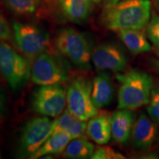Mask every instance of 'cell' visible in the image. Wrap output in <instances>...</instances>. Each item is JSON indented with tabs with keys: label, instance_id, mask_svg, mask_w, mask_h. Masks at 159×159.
Returning a JSON list of instances; mask_svg holds the SVG:
<instances>
[{
	"label": "cell",
	"instance_id": "cell-1",
	"mask_svg": "<svg viewBox=\"0 0 159 159\" xmlns=\"http://www.w3.org/2000/svg\"><path fill=\"white\" fill-rule=\"evenodd\" d=\"M149 0H108L102 13V22L111 30H142L150 18Z\"/></svg>",
	"mask_w": 159,
	"mask_h": 159
},
{
	"label": "cell",
	"instance_id": "cell-2",
	"mask_svg": "<svg viewBox=\"0 0 159 159\" xmlns=\"http://www.w3.org/2000/svg\"><path fill=\"white\" fill-rule=\"evenodd\" d=\"M119 83L118 108L130 110L148 105L152 89V78L148 73L131 69L124 74L118 73Z\"/></svg>",
	"mask_w": 159,
	"mask_h": 159
},
{
	"label": "cell",
	"instance_id": "cell-3",
	"mask_svg": "<svg viewBox=\"0 0 159 159\" xmlns=\"http://www.w3.org/2000/svg\"><path fill=\"white\" fill-rule=\"evenodd\" d=\"M55 44L57 49L77 67L81 69L91 68V44L82 33L72 28L63 29L57 35Z\"/></svg>",
	"mask_w": 159,
	"mask_h": 159
},
{
	"label": "cell",
	"instance_id": "cell-4",
	"mask_svg": "<svg viewBox=\"0 0 159 159\" xmlns=\"http://www.w3.org/2000/svg\"><path fill=\"white\" fill-rule=\"evenodd\" d=\"M0 72L13 90L23 87L31 76L28 61L5 41L0 42Z\"/></svg>",
	"mask_w": 159,
	"mask_h": 159
},
{
	"label": "cell",
	"instance_id": "cell-5",
	"mask_svg": "<svg viewBox=\"0 0 159 159\" xmlns=\"http://www.w3.org/2000/svg\"><path fill=\"white\" fill-rule=\"evenodd\" d=\"M92 83L83 77L71 81L67 90V109L83 121L96 116L99 111L91 99Z\"/></svg>",
	"mask_w": 159,
	"mask_h": 159
},
{
	"label": "cell",
	"instance_id": "cell-6",
	"mask_svg": "<svg viewBox=\"0 0 159 159\" xmlns=\"http://www.w3.org/2000/svg\"><path fill=\"white\" fill-rule=\"evenodd\" d=\"M67 102V91L61 84L41 85L33 93V110L41 116L57 117L62 114Z\"/></svg>",
	"mask_w": 159,
	"mask_h": 159
},
{
	"label": "cell",
	"instance_id": "cell-7",
	"mask_svg": "<svg viewBox=\"0 0 159 159\" xmlns=\"http://www.w3.org/2000/svg\"><path fill=\"white\" fill-rule=\"evenodd\" d=\"M52 122L48 116L36 117L26 123L21 130L19 141V153L30 157L50 136Z\"/></svg>",
	"mask_w": 159,
	"mask_h": 159
},
{
	"label": "cell",
	"instance_id": "cell-8",
	"mask_svg": "<svg viewBox=\"0 0 159 159\" xmlns=\"http://www.w3.org/2000/svg\"><path fill=\"white\" fill-rule=\"evenodd\" d=\"M16 44L20 50L30 58H35L45 52L49 45L46 33L35 26L15 22L13 25Z\"/></svg>",
	"mask_w": 159,
	"mask_h": 159
},
{
	"label": "cell",
	"instance_id": "cell-9",
	"mask_svg": "<svg viewBox=\"0 0 159 159\" xmlns=\"http://www.w3.org/2000/svg\"><path fill=\"white\" fill-rule=\"evenodd\" d=\"M31 80L39 85L61 84L68 80V74L54 57L46 52L35 58L31 68Z\"/></svg>",
	"mask_w": 159,
	"mask_h": 159
},
{
	"label": "cell",
	"instance_id": "cell-10",
	"mask_svg": "<svg viewBox=\"0 0 159 159\" xmlns=\"http://www.w3.org/2000/svg\"><path fill=\"white\" fill-rule=\"evenodd\" d=\"M91 61L97 70H111L116 73L124 72L128 59L123 49L111 43H101L92 52Z\"/></svg>",
	"mask_w": 159,
	"mask_h": 159
},
{
	"label": "cell",
	"instance_id": "cell-11",
	"mask_svg": "<svg viewBox=\"0 0 159 159\" xmlns=\"http://www.w3.org/2000/svg\"><path fill=\"white\" fill-rule=\"evenodd\" d=\"M157 134L156 122L150 116L142 113L135 121L131 139L132 146L137 150H146L153 143Z\"/></svg>",
	"mask_w": 159,
	"mask_h": 159
},
{
	"label": "cell",
	"instance_id": "cell-12",
	"mask_svg": "<svg viewBox=\"0 0 159 159\" xmlns=\"http://www.w3.org/2000/svg\"><path fill=\"white\" fill-rule=\"evenodd\" d=\"M135 123L133 110L119 108L111 115V136L114 142L125 144L131 137Z\"/></svg>",
	"mask_w": 159,
	"mask_h": 159
},
{
	"label": "cell",
	"instance_id": "cell-13",
	"mask_svg": "<svg viewBox=\"0 0 159 159\" xmlns=\"http://www.w3.org/2000/svg\"><path fill=\"white\" fill-rule=\"evenodd\" d=\"M114 85L110 75L106 71L99 73L94 78L91 99L97 108L108 106L114 98Z\"/></svg>",
	"mask_w": 159,
	"mask_h": 159
},
{
	"label": "cell",
	"instance_id": "cell-14",
	"mask_svg": "<svg viewBox=\"0 0 159 159\" xmlns=\"http://www.w3.org/2000/svg\"><path fill=\"white\" fill-rule=\"evenodd\" d=\"M87 124L74 116L68 109L57 116L52 122V130L51 134L57 132H63L68 134L72 139L85 137Z\"/></svg>",
	"mask_w": 159,
	"mask_h": 159
},
{
	"label": "cell",
	"instance_id": "cell-15",
	"mask_svg": "<svg viewBox=\"0 0 159 159\" xmlns=\"http://www.w3.org/2000/svg\"><path fill=\"white\" fill-rule=\"evenodd\" d=\"M111 116L102 112L89 119L86 127V134L97 144H107L111 137Z\"/></svg>",
	"mask_w": 159,
	"mask_h": 159
},
{
	"label": "cell",
	"instance_id": "cell-16",
	"mask_svg": "<svg viewBox=\"0 0 159 159\" xmlns=\"http://www.w3.org/2000/svg\"><path fill=\"white\" fill-rule=\"evenodd\" d=\"M118 32L119 38L132 54L138 55L150 51L151 46L146 34L141 30H121Z\"/></svg>",
	"mask_w": 159,
	"mask_h": 159
},
{
	"label": "cell",
	"instance_id": "cell-17",
	"mask_svg": "<svg viewBox=\"0 0 159 159\" xmlns=\"http://www.w3.org/2000/svg\"><path fill=\"white\" fill-rule=\"evenodd\" d=\"M59 2L64 15L73 22H83L90 15L91 0H59Z\"/></svg>",
	"mask_w": 159,
	"mask_h": 159
},
{
	"label": "cell",
	"instance_id": "cell-18",
	"mask_svg": "<svg viewBox=\"0 0 159 159\" xmlns=\"http://www.w3.org/2000/svg\"><path fill=\"white\" fill-rule=\"evenodd\" d=\"M71 136L63 132H57L50 135L45 142L30 157V158H39L44 156L60 154L63 152L71 140Z\"/></svg>",
	"mask_w": 159,
	"mask_h": 159
},
{
	"label": "cell",
	"instance_id": "cell-19",
	"mask_svg": "<svg viewBox=\"0 0 159 159\" xmlns=\"http://www.w3.org/2000/svg\"><path fill=\"white\" fill-rule=\"evenodd\" d=\"M94 152V146L85 137L71 139L63 151L65 158L72 159L91 158Z\"/></svg>",
	"mask_w": 159,
	"mask_h": 159
},
{
	"label": "cell",
	"instance_id": "cell-20",
	"mask_svg": "<svg viewBox=\"0 0 159 159\" xmlns=\"http://www.w3.org/2000/svg\"><path fill=\"white\" fill-rule=\"evenodd\" d=\"M7 7L17 14H30L34 13L40 0H5Z\"/></svg>",
	"mask_w": 159,
	"mask_h": 159
},
{
	"label": "cell",
	"instance_id": "cell-21",
	"mask_svg": "<svg viewBox=\"0 0 159 159\" xmlns=\"http://www.w3.org/2000/svg\"><path fill=\"white\" fill-rule=\"evenodd\" d=\"M148 112L151 119L154 122L159 124V84L156 85L151 90Z\"/></svg>",
	"mask_w": 159,
	"mask_h": 159
},
{
	"label": "cell",
	"instance_id": "cell-22",
	"mask_svg": "<svg viewBox=\"0 0 159 159\" xmlns=\"http://www.w3.org/2000/svg\"><path fill=\"white\" fill-rule=\"evenodd\" d=\"M147 36L156 47L159 48V16H154L147 25Z\"/></svg>",
	"mask_w": 159,
	"mask_h": 159
},
{
	"label": "cell",
	"instance_id": "cell-23",
	"mask_svg": "<svg viewBox=\"0 0 159 159\" xmlns=\"http://www.w3.org/2000/svg\"><path fill=\"white\" fill-rule=\"evenodd\" d=\"M91 158L93 159H122L125 157L109 147H97Z\"/></svg>",
	"mask_w": 159,
	"mask_h": 159
},
{
	"label": "cell",
	"instance_id": "cell-24",
	"mask_svg": "<svg viewBox=\"0 0 159 159\" xmlns=\"http://www.w3.org/2000/svg\"><path fill=\"white\" fill-rule=\"evenodd\" d=\"M11 38V30L6 19L0 14V42Z\"/></svg>",
	"mask_w": 159,
	"mask_h": 159
},
{
	"label": "cell",
	"instance_id": "cell-25",
	"mask_svg": "<svg viewBox=\"0 0 159 159\" xmlns=\"http://www.w3.org/2000/svg\"><path fill=\"white\" fill-rule=\"evenodd\" d=\"M150 63L152 65V68L156 71L158 74H159V60L156 58H152L150 60Z\"/></svg>",
	"mask_w": 159,
	"mask_h": 159
},
{
	"label": "cell",
	"instance_id": "cell-26",
	"mask_svg": "<svg viewBox=\"0 0 159 159\" xmlns=\"http://www.w3.org/2000/svg\"><path fill=\"white\" fill-rule=\"evenodd\" d=\"M4 105H5V96H4L3 91L0 89V115L3 111Z\"/></svg>",
	"mask_w": 159,
	"mask_h": 159
},
{
	"label": "cell",
	"instance_id": "cell-27",
	"mask_svg": "<svg viewBox=\"0 0 159 159\" xmlns=\"http://www.w3.org/2000/svg\"><path fill=\"white\" fill-rule=\"evenodd\" d=\"M91 1L93 2H96V3H98L99 2H101L102 0H91Z\"/></svg>",
	"mask_w": 159,
	"mask_h": 159
},
{
	"label": "cell",
	"instance_id": "cell-28",
	"mask_svg": "<svg viewBox=\"0 0 159 159\" xmlns=\"http://www.w3.org/2000/svg\"><path fill=\"white\" fill-rule=\"evenodd\" d=\"M156 55H158V57H159V49H158V50H157V52H156Z\"/></svg>",
	"mask_w": 159,
	"mask_h": 159
},
{
	"label": "cell",
	"instance_id": "cell-29",
	"mask_svg": "<svg viewBox=\"0 0 159 159\" xmlns=\"http://www.w3.org/2000/svg\"><path fill=\"white\" fill-rule=\"evenodd\" d=\"M47 1H50V0H47Z\"/></svg>",
	"mask_w": 159,
	"mask_h": 159
}]
</instances>
